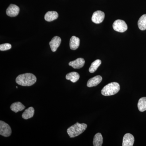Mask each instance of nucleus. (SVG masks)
Masks as SVG:
<instances>
[{"label": "nucleus", "mask_w": 146, "mask_h": 146, "mask_svg": "<svg viewBox=\"0 0 146 146\" xmlns=\"http://www.w3.org/2000/svg\"><path fill=\"white\" fill-rule=\"evenodd\" d=\"M105 18V13L101 11H97L93 13L92 21L96 24H100L103 21Z\"/></svg>", "instance_id": "6"}, {"label": "nucleus", "mask_w": 146, "mask_h": 146, "mask_svg": "<svg viewBox=\"0 0 146 146\" xmlns=\"http://www.w3.org/2000/svg\"><path fill=\"white\" fill-rule=\"evenodd\" d=\"M87 127L86 124L77 122L68 128L67 133L70 138H74L83 133L86 130Z\"/></svg>", "instance_id": "2"}, {"label": "nucleus", "mask_w": 146, "mask_h": 146, "mask_svg": "<svg viewBox=\"0 0 146 146\" xmlns=\"http://www.w3.org/2000/svg\"><path fill=\"white\" fill-rule=\"evenodd\" d=\"M61 39L59 36H55L50 42L49 44L52 51L56 52L61 43Z\"/></svg>", "instance_id": "8"}, {"label": "nucleus", "mask_w": 146, "mask_h": 146, "mask_svg": "<svg viewBox=\"0 0 146 146\" xmlns=\"http://www.w3.org/2000/svg\"><path fill=\"white\" fill-rule=\"evenodd\" d=\"M85 63V60L83 58H79L74 61H71L69 63L70 66L74 69H80L83 67Z\"/></svg>", "instance_id": "10"}, {"label": "nucleus", "mask_w": 146, "mask_h": 146, "mask_svg": "<svg viewBox=\"0 0 146 146\" xmlns=\"http://www.w3.org/2000/svg\"><path fill=\"white\" fill-rule=\"evenodd\" d=\"M80 40L78 37L73 36L70 39V46L71 49L72 50H76L80 46Z\"/></svg>", "instance_id": "12"}, {"label": "nucleus", "mask_w": 146, "mask_h": 146, "mask_svg": "<svg viewBox=\"0 0 146 146\" xmlns=\"http://www.w3.org/2000/svg\"><path fill=\"white\" fill-rule=\"evenodd\" d=\"M11 48V45L8 43L2 44L0 45V50L6 51L10 49Z\"/></svg>", "instance_id": "21"}, {"label": "nucleus", "mask_w": 146, "mask_h": 146, "mask_svg": "<svg viewBox=\"0 0 146 146\" xmlns=\"http://www.w3.org/2000/svg\"><path fill=\"white\" fill-rule=\"evenodd\" d=\"M11 133L10 126L3 121H0V134L4 137H9L11 135Z\"/></svg>", "instance_id": "5"}, {"label": "nucleus", "mask_w": 146, "mask_h": 146, "mask_svg": "<svg viewBox=\"0 0 146 146\" xmlns=\"http://www.w3.org/2000/svg\"><path fill=\"white\" fill-rule=\"evenodd\" d=\"M138 28L141 30H146V14H144L139 18L138 21Z\"/></svg>", "instance_id": "18"}, {"label": "nucleus", "mask_w": 146, "mask_h": 146, "mask_svg": "<svg viewBox=\"0 0 146 146\" xmlns=\"http://www.w3.org/2000/svg\"><path fill=\"white\" fill-rule=\"evenodd\" d=\"M102 78L101 76L98 75L88 80L87 83V86L89 87H92L96 86L102 81Z\"/></svg>", "instance_id": "11"}, {"label": "nucleus", "mask_w": 146, "mask_h": 146, "mask_svg": "<svg viewBox=\"0 0 146 146\" xmlns=\"http://www.w3.org/2000/svg\"><path fill=\"white\" fill-rule=\"evenodd\" d=\"M138 107L139 111L144 112L146 110V97H143L139 100Z\"/></svg>", "instance_id": "19"}, {"label": "nucleus", "mask_w": 146, "mask_h": 146, "mask_svg": "<svg viewBox=\"0 0 146 146\" xmlns=\"http://www.w3.org/2000/svg\"><path fill=\"white\" fill-rule=\"evenodd\" d=\"M36 76L31 73H26L20 75L16 78V83L23 86H31L36 82Z\"/></svg>", "instance_id": "1"}, {"label": "nucleus", "mask_w": 146, "mask_h": 146, "mask_svg": "<svg viewBox=\"0 0 146 146\" xmlns=\"http://www.w3.org/2000/svg\"><path fill=\"white\" fill-rule=\"evenodd\" d=\"M35 113V110L32 107L29 108L26 110L22 115V117L25 119H28L33 117Z\"/></svg>", "instance_id": "15"}, {"label": "nucleus", "mask_w": 146, "mask_h": 146, "mask_svg": "<svg viewBox=\"0 0 146 146\" xmlns=\"http://www.w3.org/2000/svg\"><path fill=\"white\" fill-rule=\"evenodd\" d=\"M20 8L16 5L11 4L6 10L7 16L10 17H15L18 15Z\"/></svg>", "instance_id": "7"}, {"label": "nucleus", "mask_w": 146, "mask_h": 146, "mask_svg": "<svg viewBox=\"0 0 146 146\" xmlns=\"http://www.w3.org/2000/svg\"><path fill=\"white\" fill-rule=\"evenodd\" d=\"M25 108V106L20 102H16L13 103L11 106L10 108L13 112H18L19 111H22Z\"/></svg>", "instance_id": "14"}, {"label": "nucleus", "mask_w": 146, "mask_h": 146, "mask_svg": "<svg viewBox=\"0 0 146 146\" xmlns=\"http://www.w3.org/2000/svg\"><path fill=\"white\" fill-rule=\"evenodd\" d=\"M58 15L57 12L55 11H49L45 14V20L48 22H51L57 19Z\"/></svg>", "instance_id": "13"}, {"label": "nucleus", "mask_w": 146, "mask_h": 146, "mask_svg": "<svg viewBox=\"0 0 146 146\" xmlns=\"http://www.w3.org/2000/svg\"><path fill=\"white\" fill-rule=\"evenodd\" d=\"M103 138L101 133H98L94 136L93 145L94 146H101L103 142Z\"/></svg>", "instance_id": "17"}, {"label": "nucleus", "mask_w": 146, "mask_h": 146, "mask_svg": "<svg viewBox=\"0 0 146 146\" xmlns=\"http://www.w3.org/2000/svg\"><path fill=\"white\" fill-rule=\"evenodd\" d=\"M101 63V60L100 59H97L94 61L92 63L90 68H89V72L91 73L95 72L100 65Z\"/></svg>", "instance_id": "20"}, {"label": "nucleus", "mask_w": 146, "mask_h": 146, "mask_svg": "<svg viewBox=\"0 0 146 146\" xmlns=\"http://www.w3.org/2000/svg\"><path fill=\"white\" fill-rule=\"evenodd\" d=\"M134 142V138L132 134L129 133L125 134L123 138V146H133Z\"/></svg>", "instance_id": "9"}, {"label": "nucleus", "mask_w": 146, "mask_h": 146, "mask_svg": "<svg viewBox=\"0 0 146 146\" xmlns=\"http://www.w3.org/2000/svg\"><path fill=\"white\" fill-rule=\"evenodd\" d=\"M113 28L115 31L123 33L126 31L127 29V26L124 21L117 20L113 23Z\"/></svg>", "instance_id": "4"}, {"label": "nucleus", "mask_w": 146, "mask_h": 146, "mask_svg": "<svg viewBox=\"0 0 146 146\" xmlns=\"http://www.w3.org/2000/svg\"><path fill=\"white\" fill-rule=\"evenodd\" d=\"M80 75L76 72H72L68 73L66 76V79L70 80L73 83L76 82L79 79Z\"/></svg>", "instance_id": "16"}, {"label": "nucleus", "mask_w": 146, "mask_h": 146, "mask_svg": "<svg viewBox=\"0 0 146 146\" xmlns=\"http://www.w3.org/2000/svg\"><path fill=\"white\" fill-rule=\"evenodd\" d=\"M120 85L116 82L108 84L103 88L101 93L102 95L106 96L115 95L119 91Z\"/></svg>", "instance_id": "3"}]
</instances>
